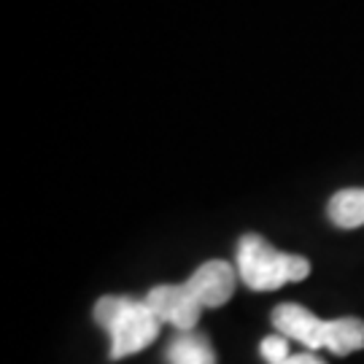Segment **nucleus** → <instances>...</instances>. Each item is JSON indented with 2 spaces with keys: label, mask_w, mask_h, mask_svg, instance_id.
I'll use <instances>...</instances> for the list:
<instances>
[{
  "label": "nucleus",
  "mask_w": 364,
  "mask_h": 364,
  "mask_svg": "<svg viewBox=\"0 0 364 364\" xmlns=\"http://www.w3.org/2000/svg\"><path fill=\"white\" fill-rule=\"evenodd\" d=\"M324 348L335 353V356H348L353 351L364 348V321L362 318H335L326 321V335H324Z\"/></svg>",
  "instance_id": "obj_6"
},
{
  "label": "nucleus",
  "mask_w": 364,
  "mask_h": 364,
  "mask_svg": "<svg viewBox=\"0 0 364 364\" xmlns=\"http://www.w3.org/2000/svg\"><path fill=\"white\" fill-rule=\"evenodd\" d=\"M287 364H324L316 353H294Z\"/></svg>",
  "instance_id": "obj_10"
},
{
  "label": "nucleus",
  "mask_w": 364,
  "mask_h": 364,
  "mask_svg": "<svg viewBox=\"0 0 364 364\" xmlns=\"http://www.w3.org/2000/svg\"><path fill=\"white\" fill-rule=\"evenodd\" d=\"M273 324L278 329V335H284L289 340H299L308 348H324V335H326V321L318 318L316 313H311L302 305L294 302H284L273 311Z\"/></svg>",
  "instance_id": "obj_5"
},
{
  "label": "nucleus",
  "mask_w": 364,
  "mask_h": 364,
  "mask_svg": "<svg viewBox=\"0 0 364 364\" xmlns=\"http://www.w3.org/2000/svg\"><path fill=\"white\" fill-rule=\"evenodd\" d=\"M237 278L240 275H237V270H235L230 262L210 259L205 264H200L195 273L189 275L186 287L203 302V308H221L235 294Z\"/></svg>",
  "instance_id": "obj_4"
},
{
  "label": "nucleus",
  "mask_w": 364,
  "mask_h": 364,
  "mask_svg": "<svg viewBox=\"0 0 364 364\" xmlns=\"http://www.w3.org/2000/svg\"><path fill=\"white\" fill-rule=\"evenodd\" d=\"M95 321L111 335V359L114 362L149 348L162 329V321L146 305V299L114 297V294L97 299Z\"/></svg>",
  "instance_id": "obj_1"
},
{
  "label": "nucleus",
  "mask_w": 364,
  "mask_h": 364,
  "mask_svg": "<svg viewBox=\"0 0 364 364\" xmlns=\"http://www.w3.org/2000/svg\"><path fill=\"white\" fill-rule=\"evenodd\" d=\"M170 364H216V353L210 348L205 335L197 332H181L168 348Z\"/></svg>",
  "instance_id": "obj_7"
},
{
  "label": "nucleus",
  "mask_w": 364,
  "mask_h": 364,
  "mask_svg": "<svg viewBox=\"0 0 364 364\" xmlns=\"http://www.w3.org/2000/svg\"><path fill=\"white\" fill-rule=\"evenodd\" d=\"M259 353L267 364H287L291 359V353H289V338H284V335L264 338L259 346Z\"/></svg>",
  "instance_id": "obj_9"
},
{
  "label": "nucleus",
  "mask_w": 364,
  "mask_h": 364,
  "mask_svg": "<svg viewBox=\"0 0 364 364\" xmlns=\"http://www.w3.org/2000/svg\"><path fill=\"white\" fill-rule=\"evenodd\" d=\"M329 219L340 230H356L364 224V189H340L329 200Z\"/></svg>",
  "instance_id": "obj_8"
},
{
  "label": "nucleus",
  "mask_w": 364,
  "mask_h": 364,
  "mask_svg": "<svg viewBox=\"0 0 364 364\" xmlns=\"http://www.w3.org/2000/svg\"><path fill=\"white\" fill-rule=\"evenodd\" d=\"M146 305L156 313V318L165 324H173L181 332H195L200 313L205 311L203 302L189 291L186 284H165L154 287L146 294Z\"/></svg>",
  "instance_id": "obj_3"
},
{
  "label": "nucleus",
  "mask_w": 364,
  "mask_h": 364,
  "mask_svg": "<svg viewBox=\"0 0 364 364\" xmlns=\"http://www.w3.org/2000/svg\"><path fill=\"white\" fill-rule=\"evenodd\" d=\"M308 273L311 262L305 257L278 251L262 235L248 232L237 243V275L254 291H275L308 278Z\"/></svg>",
  "instance_id": "obj_2"
}]
</instances>
